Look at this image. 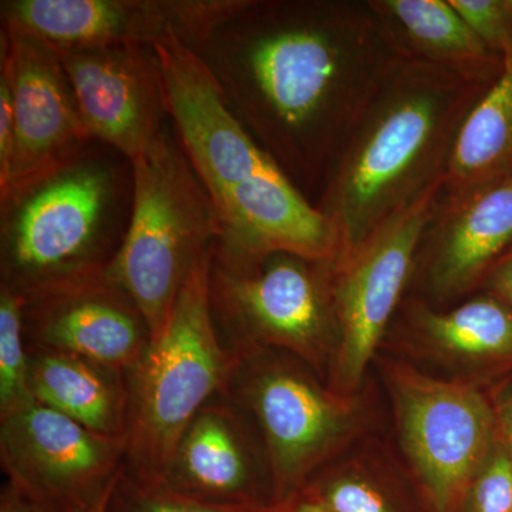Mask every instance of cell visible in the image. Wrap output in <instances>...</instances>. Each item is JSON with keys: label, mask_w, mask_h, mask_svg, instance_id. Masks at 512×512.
<instances>
[{"label": "cell", "mask_w": 512, "mask_h": 512, "mask_svg": "<svg viewBox=\"0 0 512 512\" xmlns=\"http://www.w3.org/2000/svg\"><path fill=\"white\" fill-rule=\"evenodd\" d=\"M194 50L249 136L315 205L399 57L369 0H238Z\"/></svg>", "instance_id": "6da1fadb"}, {"label": "cell", "mask_w": 512, "mask_h": 512, "mask_svg": "<svg viewBox=\"0 0 512 512\" xmlns=\"http://www.w3.org/2000/svg\"><path fill=\"white\" fill-rule=\"evenodd\" d=\"M490 87L419 60H394L316 205L335 229V264L443 187L461 128Z\"/></svg>", "instance_id": "7a4b0ae2"}, {"label": "cell", "mask_w": 512, "mask_h": 512, "mask_svg": "<svg viewBox=\"0 0 512 512\" xmlns=\"http://www.w3.org/2000/svg\"><path fill=\"white\" fill-rule=\"evenodd\" d=\"M120 158L94 141L0 195V289L29 299L106 274L133 204Z\"/></svg>", "instance_id": "3957f363"}, {"label": "cell", "mask_w": 512, "mask_h": 512, "mask_svg": "<svg viewBox=\"0 0 512 512\" xmlns=\"http://www.w3.org/2000/svg\"><path fill=\"white\" fill-rule=\"evenodd\" d=\"M131 173L130 220L106 276L134 299L156 338L185 282L212 254L221 222L168 128L131 161Z\"/></svg>", "instance_id": "277c9868"}, {"label": "cell", "mask_w": 512, "mask_h": 512, "mask_svg": "<svg viewBox=\"0 0 512 512\" xmlns=\"http://www.w3.org/2000/svg\"><path fill=\"white\" fill-rule=\"evenodd\" d=\"M211 255L192 272L163 330L128 373L123 473L140 484L157 483L188 424L227 384L232 359L218 339L208 302Z\"/></svg>", "instance_id": "5b68a950"}, {"label": "cell", "mask_w": 512, "mask_h": 512, "mask_svg": "<svg viewBox=\"0 0 512 512\" xmlns=\"http://www.w3.org/2000/svg\"><path fill=\"white\" fill-rule=\"evenodd\" d=\"M333 262L288 252L251 254L217 241L208 302L229 356L278 348L318 366L338 335Z\"/></svg>", "instance_id": "8992f818"}, {"label": "cell", "mask_w": 512, "mask_h": 512, "mask_svg": "<svg viewBox=\"0 0 512 512\" xmlns=\"http://www.w3.org/2000/svg\"><path fill=\"white\" fill-rule=\"evenodd\" d=\"M231 359L222 394L254 421L278 503L305 488L345 433L348 413L299 367L258 352Z\"/></svg>", "instance_id": "52a82bcc"}, {"label": "cell", "mask_w": 512, "mask_h": 512, "mask_svg": "<svg viewBox=\"0 0 512 512\" xmlns=\"http://www.w3.org/2000/svg\"><path fill=\"white\" fill-rule=\"evenodd\" d=\"M404 450L433 512H458L468 488L495 447V416L468 384L392 373Z\"/></svg>", "instance_id": "ba28073f"}, {"label": "cell", "mask_w": 512, "mask_h": 512, "mask_svg": "<svg viewBox=\"0 0 512 512\" xmlns=\"http://www.w3.org/2000/svg\"><path fill=\"white\" fill-rule=\"evenodd\" d=\"M126 440L86 429L45 404L0 419L6 481L59 512L92 503L123 468Z\"/></svg>", "instance_id": "9c48e42d"}, {"label": "cell", "mask_w": 512, "mask_h": 512, "mask_svg": "<svg viewBox=\"0 0 512 512\" xmlns=\"http://www.w3.org/2000/svg\"><path fill=\"white\" fill-rule=\"evenodd\" d=\"M441 188L380 229L355 254L333 264L332 296L338 322V367L342 389H353L382 339L407 285L417 251Z\"/></svg>", "instance_id": "30bf717a"}, {"label": "cell", "mask_w": 512, "mask_h": 512, "mask_svg": "<svg viewBox=\"0 0 512 512\" xmlns=\"http://www.w3.org/2000/svg\"><path fill=\"white\" fill-rule=\"evenodd\" d=\"M238 0H6L3 25L39 37L56 50L154 47L195 49Z\"/></svg>", "instance_id": "8fae6325"}, {"label": "cell", "mask_w": 512, "mask_h": 512, "mask_svg": "<svg viewBox=\"0 0 512 512\" xmlns=\"http://www.w3.org/2000/svg\"><path fill=\"white\" fill-rule=\"evenodd\" d=\"M174 136L212 201L276 165L229 109L220 86L192 47H154Z\"/></svg>", "instance_id": "7c38bea8"}, {"label": "cell", "mask_w": 512, "mask_h": 512, "mask_svg": "<svg viewBox=\"0 0 512 512\" xmlns=\"http://www.w3.org/2000/svg\"><path fill=\"white\" fill-rule=\"evenodd\" d=\"M0 74L8 80L15 117V153L6 194L94 143L59 52L15 26L0 30Z\"/></svg>", "instance_id": "4fadbf2b"}, {"label": "cell", "mask_w": 512, "mask_h": 512, "mask_svg": "<svg viewBox=\"0 0 512 512\" xmlns=\"http://www.w3.org/2000/svg\"><path fill=\"white\" fill-rule=\"evenodd\" d=\"M90 137L133 161L168 126L156 50L141 46L57 50Z\"/></svg>", "instance_id": "5bb4252c"}, {"label": "cell", "mask_w": 512, "mask_h": 512, "mask_svg": "<svg viewBox=\"0 0 512 512\" xmlns=\"http://www.w3.org/2000/svg\"><path fill=\"white\" fill-rule=\"evenodd\" d=\"M28 348L57 350L130 373L153 333L137 303L106 274L25 299Z\"/></svg>", "instance_id": "9a60e30c"}, {"label": "cell", "mask_w": 512, "mask_h": 512, "mask_svg": "<svg viewBox=\"0 0 512 512\" xmlns=\"http://www.w3.org/2000/svg\"><path fill=\"white\" fill-rule=\"evenodd\" d=\"M511 249L512 178L453 194L441 188L413 275L434 301H453L484 284Z\"/></svg>", "instance_id": "2e32d148"}, {"label": "cell", "mask_w": 512, "mask_h": 512, "mask_svg": "<svg viewBox=\"0 0 512 512\" xmlns=\"http://www.w3.org/2000/svg\"><path fill=\"white\" fill-rule=\"evenodd\" d=\"M151 487L227 511L258 512L275 504L259 483L245 417L222 393L188 424Z\"/></svg>", "instance_id": "e0dca14e"}, {"label": "cell", "mask_w": 512, "mask_h": 512, "mask_svg": "<svg viewBox=\"0 0 512 512\" xmlns=\"http://www.w3.org/2000/svg\"><path fill=\"white\" fill-rule=\"evenodd\" d=\"M215 208L221 222L218 241L227 247L336 261L338 241L329 218L276 165L229 191Z\"/></svg>", "instance_id": "ac0fdd59"}, {"label": "cell", "mask_w": 512, "mask_h": 512, "mask_svg": "<svg viewBox=\"0 0 512 512\" xmlns=\"http://www.w3.org/2000/svg\"><path fill=\"white\" fill-rule=\"evenodd\" d=\"M397 55L493 86L503 56L484 45L450 0H369Z\"/></svg>", "instance_id": "d6986e66"}, {"label": "cell", "mask_w": 512, "mask_h": 512, "mask_svg": "<svg viewBox=\"0 0 512 512\" xmlns=\"http://www.w3.org/2000/svg\"><path fill=\"white\" fill-rule=\"evenodd\" d=\"M29 349V383L36 402L86 429L126 440L128 373L57 350Z\"/></svg>", "instance_id": "ffe728a7"}, {"label": "cell", "mask_w": 512, "mask_h": 512, "mask_svg": "<svg viewBox=\"0 0 512 512\" xmlns=\"http://www.w3.org/2000/svg\"><path fill=\"white\" fill-rule=\"evenodd\" d=\"M512 12V0H508ZM512 178V40L503 69L461 128L443 192L474 190Z\"/></svg>", "instance_id": "44dd1931"}, {"label": "cell", "mask_w": 512, "mask_h": 512, "mask_svg": "<svg viewBox=\"0 0 512 512\" xmlns=\"http://www.w3.org/2000/svg\"><path fill=\"white\" fill-rule=\"evenodd\" d=\"M410 315L437 348L474 359L512 357V309L490 293L446 311L416 302Z\"/></svg>", "instance_id": "7402d4cb"}, {"label": "cell", "mask_w": 512, "mask_h": 512, "mask_svg": "<svg viewBox=\"0 0 512 512\" xmlns=\"http://www.w3.org/2000/svg\"><path fill=\"white\" fill-rule=\"evenodd\" d=\"M23 305L25 299L0 289V419L36 403L29 383Z\"/></svg>", "instance_id": "603a6c76"}, {"label": "cell", "mask_w": 512, "mask_h": 512, "mask_svg": "<svg viewBox=\"0 0 512 512\" xmlns=\"http://www.w3.org/2000/svg\"><path fill=\"white\" fill-rule=\"evenodd\" d=\"M466 512H512V458L504 446L491 451L468 488Z\"/></svg>", "instance_id": "cb8c5ba5"}, {"label": "cell", "mask_w": 512, "mask_h": 512, "mask_svg": "<svg viewBox=\"0 0 512 512\" xmlns=\"http://www.w3.org/2000/svg\"><path fill=\"white\" fill-rule=\"evenodd\" d=\"M106 512H237L220 510L185 500L167 493L161 488L151 487L131 480L121 468L119 477L111 490Z\"/></svg>", "instance_id": "d4e9b609"}, {"label": "cell", "mask_w": 512, "mask_h": 512, "mask_svg": "<svg viewBox=\"0 0 512 512\" xmlns=\"http://www.w3.org/2000/svg\"><path fill=\"white\" fill-rule=\"evenodd\" d=\"M474 35L503 56L512 40V12L508 0H450Z\"/></svg>", "instance_id": "484cf974"}, {"label": "cell", "mask_w": 512, "mask_h": 512, "mask_svg": "<svg viewBox=\"0 0 512 512\" xmlns=\"http://www.w3.org/2000/svg\"><path fill=\"white\" fill-rule=\"evenodd\" d=\"M306 490L316 495L330 512H394L375 487L355 478H340L319 490Z\"/></svg>", "instance_id": "4316f807"}, {"label": "cell", "mask_w": 512, "mask_h": 512, "mask_svg": "<svg viewBox=\"0 0 512 512\" xmlns=\"http://www.w3.org/2000/svg\"><path fill=\"white\" fill-rule=\"evenodd\" d=\"M15 153V117L8 80L0 74V192L6 191Z\"/></svg>", "instance_id": "83f0119b"}, {"label": "cell", "mask_w": 512, "mask_h": 512, "mask_svg": "<svg viewBox=\"0 0 512 512\" xmlns=\"http://www.w3.org/2000/svg\"><path fill=\"white\" fill-rule=\"evenodd\" d=\"M483 285L487 286L490 295L512 309V249L494 266Z\"/></svg>", "instance_id": "f1b7e54d"}, {"label": "cell", "mask_w": 512, "mask_h": 512, "mask_svg": "<svg viewBox=\"0 0 512 512\" xmlns=\"http://www.w3.org/2000/svg\"><path fill=\"white\" fill-rule=\"evenodd\" d=\"M0 512H59L39 503L9 481L0 490Z\"/></svg>", "instance_id": "f546056e"}, {"label": "cell", "mask_w": 512, "mask_h": 512, "mask_svg": "<svg viewBox=\"0 0 512 512\" xmlns=\"http://www.w3.org/2000/svg\"><path fill=\"white\" fill-rule=\"evenodd\" d=\"M261 512H330L322 501L311 491L303 488L299 493L285 498V500L278 501L272 504L271 507L265 508Z\"/></svg>", "instance_id": "4dcf8cb0"}, {"label": "cell", "mask_w": 512, "mask_h": 512, "mask_svg": "<svg viewBox=\"0 0 512 512\" xmlns=\"http://www.w3.org/2000/svg\"><path fill=\"white\" fill-rule=\"evenodd\" d=\"M501 430H503L505 450L512 458V400L505 406L504 412L501 414Z\"/></svg>", "instance_id": "1f68e13d"}, {"label": "cell", "mask_w": 512, "mask_h": 512, "mask_svg": "<svg viewBox=\"0 0 512 512\" xmlns=\"http://www.w3.org/2000/svg\"><path fill=\"white\" fill-rule=\"evenodd\" d=\"M116 480H114V483H116ZM114 483L111 484L106 491H103V493H101L99 497L96 498V500L92 501V503L87 504L86 507L80 508V510L74 512H106L107 503H109L111 490H113Z\"/></svg>", "instance_id": "d6a6232c"}, {"label": "cell", "mask_w": 512, "mask_h": 512, "mask_svg": "<svg viewBox=\"0 0 512 512\" xmlns=\"http://www.w3.org/2000/svg\"><path fill=\"white\" fill-rule=\"evenodd\" d=\"M258 512H261V511H258Z\"/></svg>", "instance_id": "836d02e7"}]
</instances>
